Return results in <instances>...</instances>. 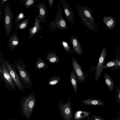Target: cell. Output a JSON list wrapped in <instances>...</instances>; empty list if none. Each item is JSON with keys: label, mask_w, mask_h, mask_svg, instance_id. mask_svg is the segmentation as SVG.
<instances>
[{"label": "cell", "mask_w": 120, "mask_h": 120, "mask_svg": "<svg viewBox=\"0 0 120 120\" xmlns=\"http://www.w3.org/2000/svg\"><path fill=\"white\" fill-rule=\"evenodd\" d=\"M103 24L109 30L114 29L116 25V22L115 19L111 16H105L103 19Z\"/></svg>", "instance_id": "9a60e30c"}, {"label": "cell", "mask_w": 120, "mask_h": 120, "mask_svg": "<svg viewBox=\"0 0 120 120\" xmlns=\"http://www.w3.org/2000/svg\"><path fill=\"white\" fill-rule=\"evenodd\" d=\"M104 78L108 89L110 92L112 91L114 86V82L112 77L107 73L105 72Z\"/></svg>", "instance_id": "d6986e66"}, {"label": "cell", "mask_w": 120, "mask_h": 120, "mask_svg": "<svg viewBox=\"0 0 120 120\" xmlns=\"http://www.w3.org/2000/svg\"><path fill=\"white\" fill-rule=\"evenodd\" d=\"M73 70L79 82L82 83H85L86 78L85 74L81 66L73 57L72 58Z\"/></svg>", "instance_id": "8fae6325"}, {"label": "cell", "mask_w": 120, "mask_h": 120, "mask_svg": "<svg viewBox=\"0 0 120 120\" xmlns=\"http://www.w3.org/2000/svg\"><path fill=\"white\" fill-rule=\"evenodd\" d=\"M62 5L60 3L58 5L57 11L54 20L48 25V29L52 32H55L56 30H64L68 27L67 23L62 16Z\"/></svg>", "instance_id": "3957f363"}, {"label": "cell", "mask_w": 120, "mask_h": 120, "mask_svg": "<svg viewBox=\"0 0 120 120\" xmlns=\"http://www.w3.org/2000/svg\"><path fill=\"white\" fill-rule=\"evenodd\" d=\"M118 116L117 117H115L112 120H120V112L118 114Z\"/></svg>", "instance_id": "836d02e7"}, {"label": "cell", "mask_w": 120, "mask_h": 120, "mask_svg": "<svg viewBox=\"0 0 120 120\" xmlns=\"http://www.w3.org/2000/svg\"><path fill=\"white\" fill-rule=\"evenodd\" d=\"M63 10L66 18L71 25L74 23L75 19L74 13L72 8L66 0L60 1Z\"/></svg>", "instance_id": "30bf717a"}, {"label": "cell", "mask_w": 120, "mask_h": 120, "mask_svg": "<svg viewBox=\"0 0 120 120\" xmlns=\"http://www.w3.org/2000/svg\"><path fill=\"white\" fill-rule=\"evenodd\" d=\"M1 46H0V50H1Z\"/></svg>", "instance_id": "f35d334b"}, {"label": "cell", "mask_w": 120, "mask_h": 120, "mask_svg": "<svg viewBox=\"0 0 120 120\" xmlns=\"http://www.w3.org/2000/svg\"><path fill=\"white\" fill-rule=\"evenodd\" d=\"M30 19L27 18L15 26V30L16 31L18 30H21L25 29L27 27Z\"/></svg>", "instance_id": "cb8c5ba5"}, {"label": "cell", "mask_w": 120, "mask_h": 120, "mask_svg": "<svg viewBox=\"0 0 120 120\" xmlns=\"http://www.w3.org/2000/svg\"><path fill=\"white\" fill-rule=\"evenodd\" d=\"M70 79L75 93L77 95L78 81L73 70H72L71 71Z\"/></svg>", "instance_id": "603a6c76"}, {"label": "cell", "mask_w": 120, "mask_h": 120, "mask_svg": "<svg viewBox=\"0 0 120 120\" xmlns=\"http://www.w3.org/2000/svg\"><path fill=\"white\" fill-rule=\"evenodd\" d=\"M91 114L90 112L87 111H78L75 113L73 120H79L83 118L89 116Z\"/></svg>", "instance_id": "44dd1931"}, {"label": "cell", "mask_w": 120, "mask_h": 120, "mask_svg": "<svg viewBox=\"0 0 120 120\" xmlns=\"http://www.w3.org/2000/svg\"><path fill=\"white\" fill-rule=\"evenodd\" d=\"M61 79L59 75H54L49 78L48 81V84L50 85H54L57 83Z\"/></svg>", "instance_id": "484cf974"}, {"label": "cell", "mask_w": 120, "mask_h": 120, "mask_svg": "<svg viewBox=\"0 0 120 120\" xmlns=\"http://www.w3.org/2000/svg\"><path fill=\"white\" fill-rule=\"evenodd\" d=\"M116 59L120 58V46H117L115 49Z\"/></svg>", "instance_id": "f546056e"}, {"label": "cell", "mask_w": 120, "mask_h": 120, "mask_svg": "<svg viewBox=\"0 0 120 120\" xmlns=\"http://www.w3.org/2000/svg\"><path fill=\"white\" fill-rule=\"evenodd\" d=\"M40 0H20L18 4H22L25 6L28 10L30 11V8L32 7L35 3L40 1Z\"/></svg>", "instance_id": "7402d4cb"}, {"label": "cell", "mask_w": 120, "mask_h": 120, "mask_svg": "<svg viewBox=\"0 0 120 120\" xmlns=\"http://www.w3.org/2000/svg\"><path fill=\"white\" fill-rule=\"evenodd\" d=\"M116 102L118 104L120 105V87L118 84H117L116 91Z\"/></svg>", "instance_id": "f1b7e54d"}, {"label": "cell", "mask_w": 120, "mask_h": 120, "mask_svg": "<svg viewBox=\"0 0 120 120\" xmlns=\"http://www.w3.org/2000/svg\"><path fill=\"white\" fill-rule=\"evenodd\" d=\"M3 55L0 53V79L3 82L6 89L9 90L16 91L15 85L2 59Z\"/></svg>", "instance_id": "277c9868"}, {"label": "cell", "mask_w": 120, "mask_h": 120, "mask_svg": "<svg viewBox=\"0 0 120 120\" xmlns=\"http://www.w3.org/2000/svg\"><path fill=\"white\" fill-rule=\"evenodd\" d=\"M71 42L74 51L78 55L81 56L82 51L79 40L74 35L71 36Z\"/></svg>", "instance_id": "2e32d148"}, {"label": "cell", "mask_w": 120, "mask_h": 120, "mask_svg": "<svg viewBox=\"0 0 120 120\" xmlns=\"http://www.w3.org/2000/svg\"><path fill=\"white\" fill-rule=\"evenodd\" d=\"M1 0V5L2 7H3V6L8 1V0Z\"/></svg>", "instance_id": "e575fe53"}, {"label": "cell", "mask_w": 120, "mask_h": 120, "mask_svg": "<svg viewBox=\"0 0 120 120\" xmlns=\"http://www.w3.org/2000/svg\"><path fill=\"white\" fill-rule=\"evenodd\" d=\"M40 20L37 18L35 19L34 25L32 27L30 26L28 31V37L30 39L34 37L42 28L41 26Z\"/></svg>", "instance_id": "5bb4252c"}, {"label": "cell", "mask_w": 120, "mask_h": 120, "mask_svg": "<svg viewBox=\"0 0 120 120\" xmlns=\"http://www.w3.org/2000/svg\"></svg>", "instance_id": "60d3db41"}, {"label": "cell", "mask_w": 120, "mask_h": 120, "mask_svg": "<svg viewBox=\"0 0 120 120\" xmlns=\"http://www.w3.org/2000/svg\"><path fill=\"white\" fill-rule=\"evenodd\" d=\"M13 65L18 72L24 87L29 89L31 88L33 86V83L30 73L27 69L25 63L19 59L16 60Z\"/></svg>", "instance_id": "7a4b0ae2"}, {"label": "cell", "mask_w": 120, "mask_h": 120, "mask_svg": "<svg viewBox=\"0 0 120 120\" xmlns=\"http://www.w3.org/2000/svg\"><path fill=\"white\" fill-rule=\"evenodd\" d=\"M107 54V49L104 47L101 52L96 67L95 76V82H98L102 72Z\"/></svg>", "instance_id": "9c48e42d"}, {"label": "cell", "mask_w": 120, "mask_h": 120, "mask_svg": "<svg viewBox=\"0 0 120 120\" xmlns=\"http://www.w3.org/2000/svg\"><path fill=\"white\" fill-rule=\"evenodd\" d=\"M2 15H3V12H2V11L0 12V23L1 20L2 18ZM0 34H1V31H0Z\"/></svg>", "instance_id": "d590c367"}, {"label": "cell", "mask_w": 120, "mask_h": 120, "mask_svg": "<svg viewBox=\"0 0 120 120\" xmlns=\"http://www.w3.org/2000/svg\"><path fill=\"white\" fill-rule=\"evenodd\" d=\"M19 38L17 33L14 32L9 37L7 44L8 49L10 51L14 50L19 45Z\"/></svg>", "instance_id": "4fadbf2b"}, {"label": "cell", "mask_w": 120, "mask_h": 120, "mask_svg": "<svg viewBox=\"0 0 120 120\" xmlns=\"http://www.w3.org/2000/svg\"><path fill=\"white\" fill-rule=\"evenodd\" d=\"M3 7H2L1 5V0H0V12L2 11Z\"/></svg>", "instance_id": "8d00e7d4"}, {"label": "cell", "mask_w": 120, "mask_h": 120, "mask_svg": "<svg viewBox=\"0 0 120 120\" xmlns=\"http://www.w3.org/2000/svg\"><path fill=\"white\" fill-rule=\"evenodd\" d=\"M25 16L23 13L19 12L16 15L15 20L13 22L15 26L19 23V22L24 19Z\"/></svg>", "instance_id": "4316f807"}, {"label": "cell", "mask_w": 120, "mask_h": 120, "mask_svg": "<svg viewBox=\"0 0 120 120\" xmlns=\"http://www.w3.org/2000/svg\"><path fill=\"white\" fill-rule=\"evenodd\" d=\"M35 94L32 93L24 98L22 105V111L28 120L31 118L32 114L36 103Z\"/></svg>", "instance_id": "52a82bcc"}, {"label": "cell", "mask_w": 120, "mask_h": 120, "mask_svg": "<svg viewBox=\"0 0 120 120\" xmlns=\"http://www.w3.org/2000/svg\"><path fill=\"white\" fill-rule=\"evenodd\" d=\"M81 102L86 105L104 106L105 104L104 101L100 99L96 98H91L81 100Z\"/></svg>", "instance_id": "e0dca14e"}, {"label": "cell", "mask_w": 120, "mask_h": 120, "mask_svg": "<svg viewBox=\"0 0 120 120\" xmlns=\"http://www.w3.org/2000/svg\"><path fill=\"white\" fill-rule=\"evenodd\" d=\"M90 120H105L101 117L95 115H93L90 118Z\"/></svg>", "instance_id": "4dcf8cb0"}, {"label": "cell", "mask_w": 120, "mask_h": 120, "mask_svg": "<svg viewBox=\"0 0 120 120\" xmlns=\"http://www.w3.org/2000/svg\"><path fill=\"white\" fill-rule=\"evenodd\" d=\"M35 66L36 70L40 71L42 69L45 70L48 68V66L47 64L41 58H38L35 63Z\"/></svg>", "instance_id": "ffe728a7"}, {"label": "cell", "mask_w": 120, "mask_h": 120, "mask_svg": "<svg viewBox=\"0 0 120 120\" xmlns=\"http://www.w3.org/2000/svg\"><path fill=\"white\" fill-rule=\"evenodd\" d=\"M115 66H120V58L109 61L107 63L104 65L103 69Z\"/></svg>", "instance_id": "d4e9b609"}, {"label": "cell", "mask_w": 120, "mask_h": 120, "mask_svg": "<svg viewBox=\"0 0 120 120\" xmlns=\"http://www.w3.org/2000/svg\"><path fill=\"white\" fill-rule=\"evenodd\" d=\"M61 43L63 47L70 54H72L74 53L75 51L74 49L71 48L66 41L62 40L61 41Z\"/></svg>", "instance_id": "83f0119b"}, {"label": "cell", "mask_w": 120, "mask_h": 120, "mask_svg": "<svg viewBox=\"0 0 120 120\" xmlns=\"http://www.w3.org/2000/svg\"><path fill=\"white\" fill-rule=\"evenodd\" d=\"M59 109L60 114L65 120H72L73 112L70 99V95L68 96V101L63 103L61 100L59 101Z\"/></svg>", "instance_id": "ba28073f"}, {"label": "cell", "mask_w": 120, "mask_h": 120, "mask_svg": "<svg viewBox=\"0 0 120 120\" xmlns=\"http://www.w3.org/2000/svg\"><path fill=\"white\" fill-rule=\"evenodd\" d=\"M36 8L39 10V14L38 15H34L35 18L39 19L40 22L44 24L46 23L47 18L48 11L45 0L41 3L37 4Z\"/></svg>", "instance_id": "7c38bea8"}, {"label": "cell", "mask_w": 120, "mask_h": 120, "mask_svg": "<svg viewBox=\"0 0 120 120\" xmlns=\"http://www.w3.org/2000/svg\"><path fill=\"white\" fill-rule=\"evenodd\" d=\"M3 62L15 84L21 91L23 92L24 89L22 83L15 68L10 61L2 56Z\"/></svg>", "instance_id": "8992f818"}, {"label": "cell", "mask_w": 120, "mask_h": 120, "mask_svg": "<svg viewBox=\"0 0 120 120\" xmlns=\"http://www.w3.org/2000/svg\"><path fill=\"white\" fill-rule=\"evenodd\" d=\"M3 20L4 26L7 37H9L12 32L13 18L8 1L5 4L4 10Z\"/></svg>", "instance_id": "5b68a950"}, {"label": "cell", "mask_w": 120, "mask_h": 120, "mask_svg": "<svg viewBox=\"0 0 120 120\" xmlns=\"http://www.w3.org/2000/svg\"><path fill=\"white\" fill-rule=\"evenodd\" d=\"M89 116L83 118L79 120H89Z\"/></svg>", "instance_id": "74e56055"}, {"label": "cell", "mask_w": 120, "mask_h": 120, "mask_svg": "<svg viewBox=\"0 0 120 120\" xmlns=\"http://www.w3.org/2000/svg\"><path fill=\"white\" fill-rule=\"evenodd\" d=\"M78 14L82 23L89 30L97 32L98 30L95 24L92 14L94 10L91 8L78 5L76 6Z\"/></svg>", "instance_id": "6da1fadb"}, {"label": "cell", "mask_w": 120, "mask_h": 120, "mask_svg": "<svg viewBox=\"0 0 120 120\" xmlns=\"http://www.w3.org/2000/svg\"><path fill=\"white\" fill-rule=\"evenodd\" d=\"M89 120H90V117H89Z\"/></svg>", "instance_id": "ab89813d"}, {"label": "cell", "mask_w": 120, "mask_h": 120, "mask_svg": "<svg viewBox=\"0 0 120 120\" xmlns=\"http://www.w3.org/2000/svg\"><path fill=\"white\" fill-rule=\"evenodd\" d=\"M54 0H48V4L49 5L50 9H51Z\"/></svg>", "instance_id": "d6a6232c"}, {"label": "cell", "mask_w": 120, "mask_h": 120, "mask_svg": "<svg viewBox=\"0 0 120 120\" xmlns=\"http://www.w3.org/2000/svg\"><path fill=\"white\" fill-rule=\"evenodd\" d=\"M120 68V66H115L110 67V69L111 71H114L117 70Z\"/></svg>", "instance_id": "1f68e13d"}, {"label": "cell", "mask_w": 120, "mask_h": 120, "mask_svg": "<svg viewBox=\"0 0 120 120\" xmlns=\"http://www.w3.org/2000/svg\"><path fill=\"white\" fill-rule=\"evenodd\" d=\"M46 59L52 64H56L59 63L60 57L58 56L54 52H49L45 55Z\"/></svg>", "instance_id": "ac0fdd59"}]
</instances>
